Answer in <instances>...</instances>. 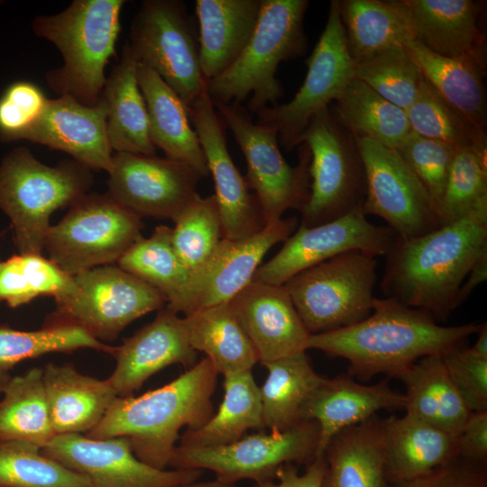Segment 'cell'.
<instances>
[{
	"label": "cell",
	"mask_w": 487,
	"mask_h": 487,
	"mask_svg": "<svg viewBox=\"0 0 487 487\" xmlns=\"http://www.w3.org/2000/svg\"><path fill=\"white\" fill-rule=\"evenodd\" d=\"M487 253V198L453 223L413 238L396 237L386 256L381 289L386 298L445 321L458 290Z\"/></svg>",
	"instance_id": "6da1fadb"
},
{
	"label": "cell",
	"mask_w": 487,
	"mask_h": 487,
	"mask_svg": "<svg viewBox=\"0 0 487 487\" xmlns=\"http://www.w3.org/2000/svg\"><path fill=\"white\" fill-rule=\"evenodd\" d=\"M481 324L441 326L421 309L391 299L374 298L371 314L347 327L310 335L317 349L349 363L350 376L369 380L396 376L418 359L460 347Z\"/></svg>",
	"instance_id": "7a4b0ae2"
},
{
	"label": "cell",
	"mask_w": 487,
	"mask_h": 487,
	"mask_svg": "<svg viewBox=\"0 0 487 487\" xmlns=\"http://www.w3.org/2000/svg\"><path fill=\"white\" fill-rule=\"evenodd\" d=\"M217 372L208 358L197 362L169 383L140 396L117 397L87 437H124L135 456L167 469L181 428L197 429L214 414Z\"/></svg>",
	"instance_id": "3957f363"
},
{
	"label": "cell",
	"mask_w": 487,
	"mask_h": 487,
	"mask_svg": "<svg viewBox=\"0 0 487 487\" xmlns=\"http://www.w3.org/2000/svg\"><path fill=\"white\" fill-rule=\"evenodd\" d=\"M124 0H74L54 15L32 20L33 32L52 42L63 65L46 73L49 87L87 106L99 101L106 67L115 56Z\"/></svg>",
	"instance_id": "277c9868"
},
{
	"label": "cell",
	"mask_w": 487,
	"mask_h": 487,
	"mask_svg": "<svg viewBox=\"0 0 487 487\" xmlns=\"http://www.w3.org/2000/svg\"><path fill=\"white\" fill-rule=\"evenodd\" d=\"M308 0H261L253 33L237 60L223 73L207 82L214 102L240 105L257 114L277 105L283 95L276 78L280 62L302 56L307 51L304 15Z\"/></svg>",
	"instance_id": "5b68a950"
},
{
	"label": "cell",
	"mask_w": 487,
	"mask_h": 487,
	"mask_svg": "<svg viewBox=\"0 0 487 487\" xmlns=\"http://www.w3.org/2000/svg\"><path fill=\"white\" fill-rule=\"evenodd\" d=\"M92 181L90 170L75 161L48 166L25 147L7 154L0 165V208L19 253L41 254L51 214L86 195Z\"/></svg>",
	"instance_id": "8992f818"
},
{
	"label": "cell",
	"mask_w": 487,
	"mask_h": 487,
	"mask_svg": "<svg viewBox=\"0 0 487 487\" xmlns=\"http://www.w3.org/2000/svg\"><path fill=\"white\" fill-rule=\"evenodd\" d=\"M377 256L350 251L307 269L283 286L311 335L354 325L372 310Z\"/></svg>",
	"instance_id": "52a82bcc"
},
{
	"label": "cell",
	"mask_w": 487,
	"mask_h": 487,
	"mask_svg": "<svg viewBox=\"0 0 487 487\" xmlns=\"http://www.w3.org/2000/svg\"><path fill=\"white\" fill-rule=\"evenodd\" d=\"M310 152L309 197L300 225L312 227L363 207L365 172L354 138L326 107L310 121L300 144Z\"/></svg>",
	"instance_id": "ba28073f"
},
{
	"label": "cell",
	"mask_w": 487,
	"mask_h": 487,
	"mask_svg": "<svg viewBox=\"0 0 487 487\" xmlns=\"http://www.w3.org/2000/svg\"><path fill=\"white\" fill-rule=\"evenodd\" d=\"M142 218L107 194H86L51 225L44 242L49 259L74 277L117 262L140 238Z\"/></svg>",
	"instance_id": "9c48e42d"
},
{
	"label": "cell",
	"mask_w": 487,
	"mask_h": 487,
	"mask_svg": "<svg viewBox=\"0 0 487 487\" xmlns=\"http://www.w3.org/2000/svg\"><path fill=\"white\" fill-rule=\"evenodd\" d=\"M212 102L245 158V179L254 191L265 225L280 220L287 210L300 212L309 197L308 146L299 145V163L290 166L280 152L275 129L253 122L240 105Z\"/></svg>",
	"instance_id": "30bf717a"
},
{
	"label": "cell",
	"mask_w": 487,
	"mask_h": 487,
	"mask_svg": "<svg viewBox=\"0 0 487 487\" xmlns=\"http://www.w3.org/2000/svg\"><path fill=\"white\" fill-rule=\"evenodd\" d=\"M74 280L76 289L56 301L47 325L76 326L100 342L115 340L133 321L167 305L159 290L119 266L95 267Z\"/></svg>",
	"instance_id": "8fae6325"
},
{
	"label": "cell",
	"mask_w": 487,
	"mask_h": 487,
	"mask_svg": "<svg viewBox=\"0 0 487 487\" xmlns=\"http://www.w3.org/2000/svg\"><path fill=\"white\" fill-rule=\"evenodd\" d=\"M127 41L139 62L152 69L187 106L207 90L198 36L182 1H143Z\"/></svg>",
	"instance_id": "7c38bea8"
},
{
	"label": "cell",
	"mask_w": 487,
	"mask_h": 487,
	"mask_svg": "<svg viewBox=\"0 0 487 487\" xmlns=\"http://www.w3.org/2000/svg\"><path fill=\"white\" fill-rule=\"evenodd\" d=\"M318 438L317 423L303 420L285 430L244 436L225 446H177L170 466L209 470L216 474V479L231 484L246 479L261 482L273 480L283 464L313 461Z\"/></svg>",
	"instance_id": "4fadbf2b"
},
{
	"label": "cell",
	"mask_w": 487,
	"mask_h": 487,
	"mask_svg": "<svg viewBox=\"0 0 487 487\" xmlns=\"http://www.w3.org/2000/svg\"><path fill=\"white\" fill-rule=\"evenodd\" d=\"M306 64V78L293 98L256 114V123L275 129L279 143L287 150L300 145L312 118L335 101L355 78V63L347 48L338 0L331 1L325 29Z\"/></svg>",
	"instance_id": "5bb4252c"
},
{
	"label": "cell",
	"mask_w": 487,
	"mask_h": 487,
	"mask_svg": "<svg viewBox=\"0 0 487 487\" xmlns=\"http://www.w3.org/2000/svg\"><path fill=\"white\" fill-rule=\"evenodd\" d=\"M363 160L364 214L382 218L400 238H413L442 226L438 207L395 149L354 138Z\"/></svg>",
	"instance_id": "9a60e30c"
},
{
	"label": "cell",
	"mask_w": 487,
	"mask_h": 487,
	"mask_svg": "<svg viewBox=\"0 0 487 487\" xmlns=\"http://www.w3.org/2000/svg\"><path fill=\"white\" fill-rule=\"evenodd\" d=\"M396 237L389 226L371 223L358 207L325 224L298 226L281 249L258 267L252 281L284 285L296 274L350 251L386 255Z\"/></svg>",
	"instance_id": "2e32d148"
},
{
	"label": "cell",
	"mask_w": 487,
	"mask_h": 487,
	"mask_svg": "<svg viewBox=\"0 0 487 487\" xmlns=\"http://www.w3.org/2000/svg\"><path fill=\"white\" fill-rule=\"evenodd\" d=\"M296 216L266 224L258 233L239 240L223 238L210 257L189 279L179 297L166 305L170 310L191 313L229 302L252 280L268 251L285 242L298 228Z\"/></svg>",
	"instance_id": "e0dca14e"
},
{
	"label": "cell",
	"mask_w": 487,
	"mask_h": 487,
	"mask_svg": "<svg viewBox=\"0 0 487 487\" xmlns=\"http://www.w3.org/2000/svg\"><path fill=\"white\" fill-rule=\"evenodd\" d=\"M41 451L85 476L91 487H179L198 481L203 473L198 469L154 468L135 456L124 437L59 435Z\"/></svg>",
	"instance_id": "ac0fdd59"
},
{
	"label": "cell",
	"mask_w": 487,
	"mask_h": 487,
	"mask_svg": "<svg viewBox=\"0 0 487 487\" xmlns=\"http://www.w3.org/2000/svg\"><path fill=\"white\" fill-rule=\"evenodd\" d=\"M108 174L106 194L117 203L141 218L172 221L198 195L202 179L183 162L130 152L114 153Z\"/></svg>",
	"instance_id": "d6986e66"
},
{
	"label": "cell",
	"mask_w": 487,
	"mask_h": 487,
	"mask_svg": "<svg viewBox=\"0 0 487 487\" xmlns=\"http://www.w3.org/2000/svg\"><path fill=\"white\" fill-rule=\"evenodd\" d=\"M187 109L214 180L223 238L239 240L258 233L266 225L259 203L231 158L225 124L207 90Z\"/></svg>",
	"instance_id": "ffe728a7"
},
{
	"label": "cell",
	"mask_w": 487,
	"mask_h": 487,
	"mask_svg": "<svg viewBox=\"0 0 487 487\" xmlns=\"http://www.w3.org/2000/svg\"><path fill=\"white\" fill-rule=\"evenodd\" d=\"M106 118L107 107L101 96L95 106L84 105L69 96L48 98L39 119L20 140L65 152L90 170L109 173L113 151Z\"/></svg>",
	"instance_id": "44dd1931"
},
{
	"label": "cell",
	"mask_w": 487,
	"mask_h": 487,
	"mask_svg": "<svg viewBox=\"0 0 487 487\" xmlns=\"http://www.w3.org/2000/svg\"><path fill=\"white\" fill-rule=\"evenodd\" d=\"M229 304L262 364L308 350L311 334L283 285L251 281Z\"/></svg>",
	"instance_id": "7402d4cb"
},
{
	"label": "cell",
	"mask_w": 487,
	"mask_h": 487,
	"mask_svg": "<svg viewBox=\"0 0 487 487\" xmlns=\"http://www.w3.org/2000/svg\"><path fill=\"white\" fill-rule=\"evenodd\" d=\"M114 356L115 367L107 380L118 397H125L170 365L190 368L198 353L189 344L184 317L165 307L151 323L124 339Z\"/></svg>",
	"instance_id": "603a6c76"
},
{
	"label": "cell",
	"mask_w": 487,
	"mask_h": 487,
	"mask_svg": "<svg viewBox=\"0 0 487 487\" xmlns=\"http://www.w3.org/2000/svg\"><path fill=\"white\" fill-rule=\"evenodd\" d=\"M404 394L384 380L373 385L354 381L349 376L326 379L310 393L302 410V420H315L319 427L317 455L323 456L330 440L341 430L359 424L382 409H403Z\"/></svg>",
	"instance_id": "cb8c5ba5"
},
{
	"label": "cell",
	"mask_w": 487,
	"mask_h": 487,
	"mask_svg": "<svg viewBox=\"0 0 487 487\" xmlns=\"http://www.w3.org/2000/svg\"><path fill=\"white\" fill-rule=\"evenodd\" d=\"M407 14L414 39L430 51L471 60L485 69L480 8L472 0H398Z\"/></svg>",
	"instance_id": "d4e9b609"
},
{
	"label": "cell",
	"mask_w": 487,
	"mask_h": 487,
	"mask_svg": "<svg viewBox=\"0 0 487 487\" xmlns=\"http://www.w3.org/2000/svg\"><path fill=\"white\" fill-rule=\"evenodd\" d=\"M43 385L56 436L87 434L118 397L108 380L78 372L72 364L47 363Z\"/></svg>",
	"instance_id": "484cf974"
},
{
	"label": "cell",
	"mask_w": 487,
	"mask_h": 487,
	"mask_svg": "<svg viewBox=\"0 0 487 487\" xmlns=\"http://www.w3.org/2000/svg\"><path fill=\"white\" fill-rule=\"evenodd\" d=\"M137 78L155 148L162 150L166 158L190 166L201 178L207 177V164L187 106L152 69L142 62L138 64Z\"/></svg>",
	"instance_id": "4316f807"
},
{
	"label": "cell",
	"mask_w": 487,
	"mask_h": 487,
	"mask_svg": "<svg viewBox=\"0 0 487 487\" xmlns=\"http://www.w3.org/2000/svg\"><path fill=\"white\" fill-rule=\"evenodd\" d=\"M199 64L207 81L240 56L255 29L261 0H197Z\"/></svg>",
	"instance_id": "83f0119b"
},
{
	"label": "cell",
	"mask_w": 487,
	"mask_h": 487,
	"mask_svg": "<svg viewBox=\"0 0 487 487\" xmlns=\"http://www.w3.org/2000/svg\"><path fill=\"white\" fill-rule=\"evenodd\" d=\"M386 482L424 475L458 456L457 435L408 414L383 419Z\"/></svg>",
	"instance_id": "f1b7e54d"
},
{
	"label": "cell",
	"mask_w": 487,
	"mask_h": 487,
	"mask_svg": "<svg viewBox=\"0 0 487 487\" xmlns=\"http://www.w3.org/2000/svg\"><path fill=\"white\" fill-rule=\"evenodd\" d=\"M139 60L126 41L119 62L106 77L101 97L107 107L109 144L115 152L155 155L137 69Z\"/></svg>",
	"instance_id": "f546056e"
},
{
	"label": "cell",
	"mask_w": 487,
	"mask_h": 487,
	"mask_svg": "<svg viewBox=\"0 0 487 487\" xmlns=\"http://www.w3.org/2000/svg\"><path fill=\"white\" fill-rule=\"evenodd\" d=\"M324 457L322 487H386L383 419L374 415L341 430Z\"/></svg>",
	"instance_id": "4dcf8cb0"
},
{
	"label": "cell",
	"mask_w": 487,
	"mask_h": 487,
	"mask_svg": "<svg viewBox=\"0 0 487 487\" xmlns=\"http://www.w3.org/2000/svg\"><path fill=\"white\" fill-rule=\"evenodd\" d=\"M396 378L406 386V414L458 435L471 411L453 383L442 354L418 359Z\"/></svg>",
	"instance_id": "1f68e13d"
},
{
	"label": "cell",
	"mask_w": 487,
	"mask_h": 487,
	"mask_svg": "<svg viewBox=\"0 0 487 487\" xmlns=\"http://www.w3.org/2000/svg\"><path fill=\"white\" fill-rule=\"evenodd\" d=\"M423 78L472 125L486 133L485 69L460 58L436 54L415 39L403 46Z\"/></svg>",
	"instance_id": "d6a6232c"
},
{
	"label": "cell",
	"mask_w": 487,
	"mask_h": 487,
	"mask_svg": "<svg viewBox=\"0 0 487 487\" xmlns=\"http://www.w3.org/2000/svg\"><path fill=\"white\" fill-rule=\"evenodd\" d=\"M348 51L354 63L414 39L398 0L338 1Z\"/></svg>",
	"instance_id": "836d02e7"
},
{
	"label": "cell",
	"mask_w": 487,
	"mask_h": 487,
	"mask_svg": "<svg viewBox=\"0 0 487 487\" xmlns=\"http://www.w3.org/2000/svg\"><path fill=\"white\" fill-rule=\"evenodd\" d=\"M263 427L260 387L252 370L224 375V397L216 413L200 427L186 429L178 446L213 447L233 443L249 429Z\"/></svg>",
	"instance_id": "e575fe53"
},
{
	"label": "cell",
	"mask_w": 487,
	"mask_h": 487,
	"mask_svg": "<svg viewBox=\"0 0 487 487\" xmlns=\"http://www.w3.org/2000/svg\"><path fill=\"white\" fill-rule=\"evenodd\" d=\"M184 319L191 347L207 354L217 374L252 370L259 362L229 302L198 309Z\"/></svg>",
	"instance_id": "d590c367"
},
{
	"label": "cell",
	"mask_w": 487,
	"mask_h": 487,
	"mask_svg": "<svg viewBox=\"0 0 487 487\" xmlns=\"http://www.w3.org/2000/svg\"><path fill=\"white\" fill-rule=\"evenodd\" d=\"M262 365L268 371L260 387L263 427L281 431L303 421L302 408L324 380L314 371L306 352Z\"/></svg>",
	"instance_id": "8d00e7d4"
},
{
	"label": "cell",
	"mask_w": 487,
	"mask_h": 487,
	"mask_svg": "<svg viewBox=\"0 0 487 487\" xmlns=\"http://www.w3.org/2000/svg\"><path fill=\"white\" fill-rule=\"evenodd\" d=\"M335 103V119L354 138H365L396 149L411 131L404 109L356 78Z\"/></svg>",
	"instance_id": "74e56055"
},
{
	"label": "cell",
	"mask_w": 487,
	"mask_h": 487,
	"mask_svg": "<svg viewBox=\"0 0 487 487\" xmlns=\"http://www.w3.org/2000/svg\"><path fill=\"white\" fill-rule=\"evenodd\" d=\"M43 370L34 367L10 379L0 400V440L45 447L56 436L47 404Z\"/></svg>",
	"instance_id": "f35d334b"
},
{
	"label": "cell",
	"mask_w": 487,
	"mask_h": 487,
	"mask_svg": "<svg viewBox=\"0 0 487 487\" xmlns=\"http://www.w3.org/2000/svg\"><path fill=\"white\" fill-rule=\"evenodd\" d=\"M117 264L159 290L167 305L176 300L190 276L173 248L171 228L164 225L155 227L150 237H140Z\"/></svg>",
	"instance_id": "ab89813d"
},
{
	"label": "cell",
	"mask_w": 487,
	"mask_h": 487,
	"mask_svg": "<svg viewBox=\"0 0 487 487\" xmlns=\"http://www.w3.org/2000/svg\"><path fill=\"white\" fill-rule=\"evenodd\" d=\"M77 286L74 277L41 254H17L0 261V302L11 308L26 304L38 296L60 300Z\"/></svg>",
	"instance_id": "60d3db41"
},
{
	"label": "cell",
	"mask_w": 487,
	"mask_h": 487,
	"mask_svg": "<svg viewBox=\"0 0 487 487\" xmlns=\"http://www.w3.org/2000/svg\"><path fill=\"white\" fill-rule=\"evenodd\" d=\"M89 348L114 355L115 347L106 345L82 328L71 325H45L32 331L0 327V369L51 353H69Z\"/></svg>",
	"instance_id": "b9f144b4"
},
{
	"label": "cell",
	"mask_w": 487,
	"mask_h": 487,
	"mask_svg": "<svg viewBox=\"0 0 487 487\" xmlns=\"http://www.w3.org/2000/svg\"><path fill=\"white\" fill-rule=\"evenodd\" d=\"M0 487H91L89 481L23 441L0 440Z\"/></svg>",
	"instance_id": "7bdbcfd3"
},
{
	"label": "cell",
	"mask_w": 487,
	"mask_h": 487,
	"mask_svg": "<svg viewBox=\"0 0 487 487\" xmlns=\"http://www.w3.org/2000/svg\"><path fill=\"white\" fill-rule=\"evenodd\" d=\"M405 112L410 130L425 138L456 148L487 142L486 133L472 125L424 78L415 99Z\"/></svg>",
	"instance_id": "ee69618b"
},
{
	"label": "cell",
	"mask_w": 487,
	"mask_h": 487,
	"mask_svg": "<svg viewBox=\"0 0 487 487\" xmlns=\"http://www.w3.org/2000/svg\"><path fill=\"white\" fill-rule=\"evenodd\" d=\"M173 222V248L191 273L207 262L223 239L215 195L203 198L198 194Z\"/></svg>",
	"instance_id": "f6af8a7d"
},
{
	"label": "cell",
	"mask_w": 487,
	"mask_h": 487,
	"mask_svg": "<svg viewBox=\"0 0 487 487\" xmlns=\"http://www.w3.org/2000/svg\"><path fill=\"white\" fill-rule=\"evenodd\" d=\"M486 144L457 148L438 207L442 225L463 218L487 198Z\"/></svg>",
	"instance_id": "bcb514c9"
},
{
	"label": "cell",
	"mask_w": 487,
	"mask_h": 487,
	"mask_svg": "<svg viewBox=\"0 0 487 487\" xmlns=\"http://www.w3.org/2000/svg\"><path fill=\"white\" fill-rule=\"evenodd\" d=\"M355 78L404 110L415 99L423 80L403 47L388 49L355 63Z\"/></svg>",
	"instance_id": "7dc6e473"
},
{
	"label": "cell",
	"mask_w": 487,
	"mask_h": 487,
	"mask_svg": "<svg viewBox=\"0 0 487 487\" xmlns=\"http://www.w3.org/2000/svg\"><path fill=\"white\" fill-rule=\"evenodd\" d=\"M395 150L419 179L439 207L450 165L457 148L446 142L425 138L410 131Z\"/></svg>",
	"instance_id": "c3c4849f"
},
{
	"label": "cell",
	"mask_w": 487,
	"mask_h": 487,
	"mask_svg": "<svg viewBox=\"0 0 487 487\" xmlns=\"http://www.w3.org/2000/svg\"><path fill=\"white\" fill-rule=\"evenodd\" d=\"M47 100L33 83L16 81L9 85L0 96V140H20L39 119Z\"/></svg>",
	"instance_id": "681fc988"
},
{
	"label": "cell",
	"mask_w": 487,
	"mask_h": 487,
	"mask_svg": "<svg viewBox=\"0 0 487 487\" xmlns=\"http://www.w3.org/2000/svg\"><path fill=\"white\" fill-rule=\"evenodd\" d=\"M442 359L469 410L487 411V358L460 346L442 354Z\"/></svg>",
	"instance_id": "f907efd6"
},
{
	"label": "cell",
	"mask_w": 487,
	"mask_h": 487,
	"mask_svg": "<svg viewBox=\"0 0 487 487\" xmlns=\"http://www.w3.org/2000/svg\"><path fill=\"white\" fill-rule=\"evenodd\" d=\"M485 464L457 456L424 475L386 487H487Z\"/></svg>",
	"instance_id": "816d5d0a"
},
{
	"label": "cell",
	"mask_w": 487,
	"mask_h": 487,
	"mask_svg": "<svg viewBox=\"0 0 487 487\" xmlns=\"http://www.w3.org/2000/svg\"><path fill=\"white\" fill-rule=\"evenodd\" d=\"M458 456L486 463L487 411L471 412L457 435Z\"/></svg>",
	"instance_id": "f5cc1de1"
},
{
	"label": "cell",
	"mask_w": 487,
	"mask_h": 487,
	"mask_svg": "<svg viewBox=\"0 0 487 487\" xmlns=\"http://www.w3.org/2000/svg\"><path fill=\"white\" fill-rule=\"evenodd\" d=\"M325 472L323 455L308 464L303 473H299L293 464H286L278 469L273 480L255 482L253 487H322Z\"/></svg>",
	"instance_id": "db71d44e"
},
{
	"label": "cell",
	"mask_w": 487,
	"mask_h": 487,
	"mask_svg": "<svg viewBox=\"0 0 487 487\" xmlns=\"http://www.w3.org/2000/svg\"><path fill=\"white\" fill-rule=\"evenodd\" d=\"M487 279V253L483 254L472 268L462 283L455 299L456 308L469 297L473 290Z\"/></svg>",
	"instance_id": "11a10c76"
},
{
	"label": "cell",
	"mask_w": 487,
	"mask_h": 487,
	"mask_svg": "<svg viewBox=\"0 0 487 487\" xmlns=\"http://www.w3.org/2000/svg\"><path fill=\"white\" fill-rule=\"evenodd\" d=\"M477 339L470 351L474 354L487 358V323H482L477 331Z\"/></svg>",
	"instance_id": "9f6ffc18"
},
{
	"label": "cell",
	"mask_w": 487,
	"mask_h": 487,
	"mask_svg": "<svg viewBox=\"0 0 487 487\" xmlns=\"http://www.w3.org/2000/svg\"><path fill=\"white\" fill-rule=\"evenodd\" d=\"M179 487H236L235 484L223 482L217 479L205 481V482H194Z\"/></svg>",
	"instance_id": "6f0895ef"
},
{
	"label": "cell",
	"mask_w": 487,
	"mask_h": 487,
	"mask_svg": "<svg viewBox=\"0 0 487 487\" xmlns=\"http://www.w3.org/2000/svg\"><path fill=\"white\" fill-rule=\"evenodd\" d=\"M11 378L12 376L8 371L0 369V392H3Z\"/></svg>",
	"instance_id": "680465c9"
}]
</instances>
